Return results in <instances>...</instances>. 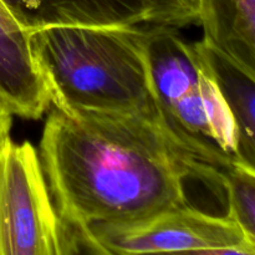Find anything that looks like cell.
Instances as JSON below:
<instances>
[{"instance_id": "7a4b0ae2", "label": "cell", "mask_w": 255, "mask_h": 255, "mask_svg": "<svg viewBox=\"0 0 255 255\" xmlns=\"http://www.w3.org/2000/svg\"><path fill=\"white\" fill-rule=\"evenodd\" d=\"M141 25H49L30 30V47L54 109L137 112L156 106Z\"/></svg>"}, {"instance_id": "4fadbf2b", "label": "cell", "mask_w": 255, "mask_h": 255, "mask_svg": "<svg viewBox=\"0 0 255 255\" xmlns=\"http://www.w3.org/2000/svg\"><path fill=\"white\" fill-rule=\"evenodd\" d=\"M12 115L4 105L2 100L0 99V143L7 137H10V129H11Z\"/></svg>"}, {"instance_id": "ba28073f", "label": "cell", "mask_w": 255, "mask_h": 255, "mask_svg": "<svg viewBox=\"0 0 255 255\" xmlns=\"http://www.w3.org/2000/svg\"><path fill=\"white\" fill-rule=\"evenodd\" d=\"M198 45L236 121L239 157L255 168V74L207 40L202 39Z\"/></svg>"}, {"instance_id": "277c9868", "label": "cell", "mask_w": 255, "mask_h": 255, "mask_svg": "<svg viewBox=\"0 0 255 255\" xmlns=\"http://www.w3.org/2000/svg\"><path fill=\"white\" fill-rule=\"evenodd\" d=\"M92 234L120 255H154L254 242L227 214L177 206L144 218L89 226Z\"/></svg>"}, {"instance_id": "3957f363", "label": "cell", "mask_w": 255, "mask_h": 255, "mask_svg": "<svg viewBox=\"0 0 255 255\" xmlns=\"http://www.w3.org/2000/svg\"><path fill=\"white\" fill-rule=\"evenodd\" d=\"M0 255H67L37 149L10 137L0 143Z\"/></svg>"}, {"instance_id": "9c48e42d", "label": "cell", "mask_w": 255, "mask_h": 255, "mask_svg": "<svg viewBox=\"0 0 255 255\" xmlns=\"http://www.w3.org/2000/svg\"><path fill=\"white\" fill-rule=\"evenodd\" d=\"M222 187L226 191L227 211L252 241H255V168L232 163L219 169Z\"/></svg>"}, {"instance_id": "7c38bea8", "label": "cell", "mask_w": 255, "mask_h": 255, "mask_svg": "<svg viewBox=\"0 0 255 255\" xmlns=\"http://www.w3.org/2000/svg\"><path fill=\"white\" fill-rule=\"evenodd\" d=\"M154 255H255V243L254 242H244V243L238 244V246L193 249V251Z\"/></svg>"}, {"instance_id": "8992f818", "label": "cell", "mask_w": 255, "mask_h": 255, "mask_svg": "<svg viewBox=\"0 0 255 255\" xmlns=\"http://www.w3.org/2000/svg\"><path fill=\"white\" fill-rule=\"evenodd\" d=\"M27 30L49 25H149L151 0H2Z\"/></svg>"}, {"instance_id": "6da1fadb", "label": "cell", "mask_w": 255, "mask_h": 255, "mask_svg": "<svg viewBox=\"0 0 255 255\" xmlns=\"http://www.w3.org/2000/svg\"><path fill=\"white\" fill-rule=\"evenodd\" d=\"M37 153L59 214L86 226L193 206L187 184L194 179L222 186L219 169L179 143L156 106L137 112L52 109Z\"/></svg>"}, {"instance_id": "8fae6325", "label": "cell", "mask_w": 255, "mask_h": 255, "mask_svg": "<svg viewBox=\"0 0 255 255\" xmlns=\"http://www.w3.org/2000/svg\"><path fill=\"white\" fill-rule=\"evenodd\" d=\"M60 217L66 233L67 255H120L100 243L89 226L61 214Z\"/></svg>"}, {"instance_id": "5b68a950", "label": "cell", "mask_w": 255, "mask_h": 255, "mask_svg": "<svg viewBox=\"0 0 255 255\" xmlns=\"http://www.w3.org/2000/svg\"><path fill=\"white\" fill-rule=\"evenodd\" d=\"M0 99L14 116L39 120L50 109L49 95L37 71L30 30L0 0Z\"/></svg>"}, {"instance_id": "30bf717a", "label": "cell", "mask_w": 255, "mask_h": 255, "mask_svg": "<svg viewBox=\"0 0 255 255\" xmlns=\"http://www.w3.org/2000/svg\"><path fill=\"white\" fill-rule=\"evenodd\" d=\"M149 25L182 27L198 24L199 0H151Z\"/></svg>"}, {"instance_id": "52a82bcc", "label": "cell", "mask_w": 255, "mask_h": 255, "mask_svg": "<svg viewBox=\"0 0 255 255\" xmlns=\"http://www.w3.org/2000/svg\"><path fill=\"white\" fill-rule=\"evenodd\" d=\"M203 39L255 74V0H199Z\"/></svg>"}]
</instances>
